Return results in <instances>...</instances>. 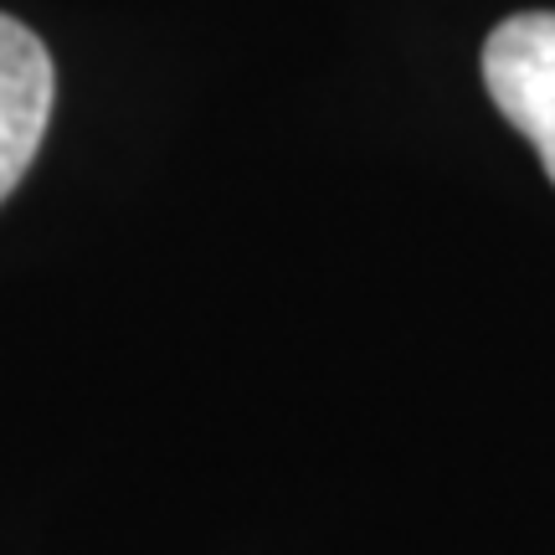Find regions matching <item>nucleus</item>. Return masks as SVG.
<instances>
[{"label":"nucleus","instance_id":"2","mask_svg":"<svg viewBox=\"0 0 555 555\" xmlns=\"http://www.w3.org/2000/svg\"><path fill=\"white\" fill-rule=\"evenodd\" d=\"M52 99L57 73L41 37L16 16H0V201L31 170L52 119Z\"/></svg>","mask_w":555,"mask_h":555},{"label":"nucleus","instance_id":"1","mask_svg":"<svg viewBox=\"0 0 555 555\" xmlns=\"http://www.w3.org/2000/svg\"><path fill=\"white\" fill-rule=\"evenodd\" d=\"M483 82L499 114L540 150L555 185V11L499 21L483 41Z\"/></svg>","mask_w":555,"mask_h":555}]
</instances>
